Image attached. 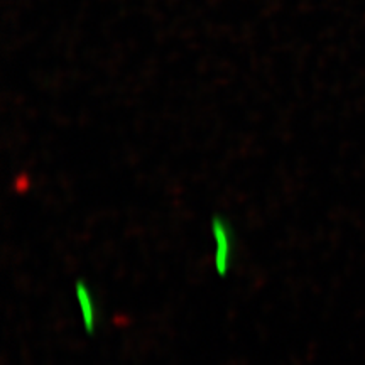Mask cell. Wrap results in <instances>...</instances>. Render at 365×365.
Masks as SVG:
<instances>
[{
  "mask_svg": "<svg viewBox=\"0 0 365 365\" xmlns=\"http://www.w3.org/2000/svg\"><path fill=\"white\" fill-rule=\"evenodd\" d=\"M212 235L215 240V267L218 276H225L234 259V230L225 218L215 215L212 218Z\"/></svg>",
  "mask_w": 365,
  "mask_h": 365,
  "instance_id": "cell-1",
  "label": "cell"
},
{
  "mask_svg": "<svg viewBox=\"0 0 365 365\" xmlns=\"http://www.w3.org/2000/svg\"><path fill=\"white\" fill-rule=\"evenodd\" d=\"M75 298H76V303H78L85 330L88 333H95L98 325V308H97V301L93 299V294H91L90 287L86 286L85 281H76Z\"/></svg>",
  "mask_w": 365,
  "mask_h": 365,
  "instance_id": "cell-2",
  "label": "cell"
}]
</instances>
